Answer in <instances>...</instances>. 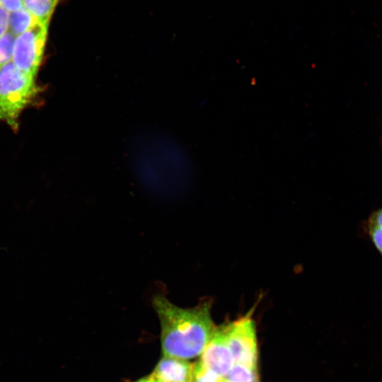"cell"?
Returning <instances> with one entry per match:
<instances>
[{
  "mask_svg": "<svg viewBox=\"0 0 382 382\" xmlns=\"http://www.w3.org/2000/svg\"><path fill=\"white\" fill-rule=\"evenodd\" d=\"M54 0H23V7L29 11L39 23L49 25L57 5Z\"/></svg>",
  "mask_w": 382,
  "mask_h": 382,
  "instance_id": "7",
  "label": "cell"
},
{
  "mask_svg": "<svg viewBox=\"0 0 382 382\" xmlns=\"http://www.w3.org/2000/svg\"><path fill=\"white\" fill-rule=\"evenodd\" d=\"M209 301L184 308L157 295L153 306L161 327L164 356L187 359L199 355L212 337L216 326L211 316Z\"/></svg>",
  "mask_w": 382,
  "mask_h": 382,
  "instance_id": "1",
  "label": "cell"
},
{
  "mask_svg": "<svg viewBox=\"0 0 382 382\" xmlns=\"http://www.w3.org/2000/svg\"><path fill=\"white\" fill-rule=\"evenodd\" d=\"M220 382H231V381H228V379H226V378H223Z\"/></svg>",
  "mask_w": 382,
  "mask_h": 382,
  "instance_id": "16",
  "label": "cell"
},
{
  "mask_svg": "<svg viewBox=\"0 0 382 382\" xmlns=\"http://www.w3.org/2000/svg\"><path fill=\"white\" fill-rule=\"evenodd\" d=\"M136 382H161L158 380H156V378H154V377H152L151 375L147 376V377H145L144 378H141Z\"/></svg>",
  "mask_w": 382,
  "mask_h": 382,
  "instance_id": "15",
  "label": "cell"
},
{
  "mask_svg": "<svg viewBox=\"0 0 382 382\" xmlns=\"http://www.w3.org/2000/svg\"><path fill=\"white\" fill-rule=\"evenodd\" d=\"M226 340L234 363L257 368L255 326L250 313L226 324Z\"/></svg>",
  "mask_w": 382,
  "mask_h": 382,
  "instance_id": "4",
  "label": "cell"
},
{
  "mask_svg": "<svg viewBox=\"0 0 382 382\" xmlns=\"http://www.w3.org/2000/svg\"><path fill=\"white\" fill-rule=\"evenodd\" d=\"M0 5L9 13L16 11L23 7V0H0Z\"/></svg>",
  "mask_w": 382,
  "mask_h": 382,
  "instance_id": "13",
  "label": "cell"
},
{
  "mask_svg": "<svg viewBox=\"0 0 382 382\" xmlns=\"http://www.w3.org/2000/svg\"><path fill=\"white\" fill-rule=\"evenodd\" d=\"M39 93L35 77L18 69L13 62L0 69V122L16 132L19 117Z\"/></svg>",
  "mask_w": 382,
  "mask_h": 382,
  "instance_id": "2",
  "label": "cell"
},
{
  "mask_svg": "<svg viewBox=\"0 0 382 382\" xmlns=\"http://www.w3.org/2000/svg\"><path fill=\"white\" fill-rule=\"evenodd\" d=\"M374 246L382 257V208L374 211L364 224Z\"/></svg>",
  "mask_w": 382,
  "mask_h": 382,
  "instance_id": "9",
  "label": "cell"
},
{
  "mask_svg": "<svg viewBox=\"0 0 382 382\" xmlns=\"http://www.w3.org/2000/svg\"><path fill=\"white\" fill-rule=\"evenodd\" d=\"M15 39L8 30L0 37V69L12 62Z\"/></svg>",
  "mask_w": 382,
  "mask_h": 382,
  "instance_id": "11",
  "label": "cell"
},
{
  "mask_svg": "<svg viewBox=\"0 0 382 382\" xmlns=\"http://www.w3.org/2000/svg\"><path fill=\"white\" fill-rule=\"evenodd\" d=\"M54 1L57 2V3L59 1V0H54Z\"/></svg>",
  "mask_w": 382,
  "mask_h": 382,
  "instance_id": "17",
  "label": "cell"
},
{
  "mask_svg": "<svg viewBox=\"0 0 382 382\" xmlns=\"http://www.w3.org/2000/svg\"><path fill=\"white\" fill-rule=\"evenodd\" d=\"M201 362L222 378H225L234 361L226 340V324L216 327L202 352Z\"/></svg>",
  "mask_w": 382,
  "mask_h": 382,
  "instance_id": "5",
  "label": "cell"
},
{
  "mask_svg": "<svg viewBox=\"0 0 382 382\" xmlns=\"http://www.w3.org/2000/svg\"><path fill=\"white\" fill-rule=\"evenodd\" d=\"M192 370L185 359L164 356L151 376L161 382H192Z\"/></svg>",
  "mask_w": 382,
  "mask_h": 382,
  "instance_id": "6",
  "label": "cell"
},
{
  "mask_svg": "<svg viewBox=\"0 0 382 382\" xmlns=\"http://www.w3.org/2000/svg\"><path fill=\"white\" fill-rule=\"evenodd\" d=\"M231 382H259L257 368L234 363L225 377Z\"/></svg>",
  "mask_w": 382,
  "mask_h": 382,
  "instance_id": "10",
  "label": "cell"
},
{
  "mask_svg": "<svg viewBox=\"0 0 382 382\" xmlns=\"http://www.w3.org/2000/svg\"><path fill=\"white\" fill-rule=\"evenodd\" d=\"M48 27L38 23L15 39L12 62L21 71L34 77L42 60Z\"/></svg>",
  "mask_w": 382,
  "mask_h": 382,
  "instance_id": "3",
  "label": "cell"
},
{
  "mask_svg": "<svg viewBox=\"0 0 382 382\" xmlns=\"http://www.w3.org/2000/svg\"><path fill=\"white\" fill-rule=\"evenodd\" d=\"M38 23L36 18L23 7L16 11L9 13L8 30L17 37Z\"/></svg>",
  "mask_w": 382,
  "mask_h": 382,
  "instance_id": "8",
  "label": "cell"
},
{
  "mask_svg": "<svg viewBox=\"0 0 382 382\" xmlns=\"http://www.w3.org/2000/svg\"><path fill=\"white\" fill-rule=\"evenodd\" d=\"M9 12L0 5V37L8 31Z\"/></svg>",
  "mask_w": 382,
  "mask_h": 382,
  "instance_id": "14",
  "label": "cell"
},
{
  "mask_svg": "<svg viewBox=\"0 0 382 382\" xmlns=\"http://www.w3.org/2000/svg\"><path fill=\"white\" fill-rule=\"evenodd\" d=\"M223 378L206 367L201 361L193 364L192 382H220Z\"/></svg>",
  "mask_w": 382,
  "mask_h": 382,
  "instance_id": "12",
  "label": "cell"
}]
</instances>
